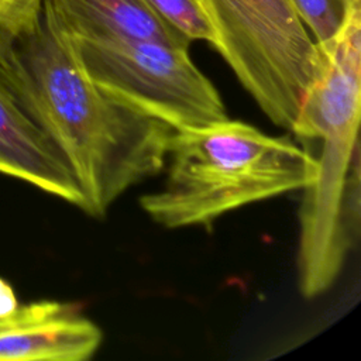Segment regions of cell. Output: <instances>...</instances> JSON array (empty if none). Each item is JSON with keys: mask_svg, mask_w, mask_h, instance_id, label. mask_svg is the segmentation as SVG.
Segmentation results:
<instances>
[{"mask_svg": "<svg viewBox=\"0 0 361 361\" xmlns=\"http://www.w3.org/2000/svg\"><path fill=\"white\" fill-rule=\"evenodd\" d=\"M0 85L58 149L89 216H104L130 188L164 169L173 128L90 80L48 0L37 25L0 56Z\"/></svg>", "mask_w": 361, "mask_h": 361, "instance_id": "obj_1", "label": "cell"}, {"mask_svg": "<svg viewBox=\"0 0 361 361\" xmlns=\"http://www.w3.org/2000/svg\"><path fill=\"white\" fill-rule=\"evenodd\" d=\"M317 45L322 66L290 128L296 138L320 144L317 173L299 210L298 285L307 299L336 282L353 244L347 199L358 182L360 0H350L338 31Z\"/></svg>", "mask_w": 361, "mask_h": 361, "instance_id": "obj_2", "label": "cell"}, {"mask_svg": "<svg viewBox=\"0 0 361 361\" xmlns=\"http://www.w3.org/2000/svg\"><path fill=\"white\" fill-rule=\"evenodd\" d=\"M166 159L164 185L140 197L141 209L165 228L209 227L231 210L305 190L317 173L316 158L290 137L228 117L175 128Z\"/></svg>", "mask_w": 361, "mask_h": 361, "instance_id": "obj_3", "label": "cell"}, {"mask_svg": "<svg viewBox=\"0 0 361 361\" xmlns=\"http://www.w3.org/2000/svg\"><path fill=\"white\" fill-rule=\"evenodd\" d=\"M210 44L262 113L290 131L322 66L317 42L290 0H197Z\"/></svg>", "mask_w": 361, "mask_h": 361, "instance_id": "obj_4", "label": "cell"}, {"mask_svg": "<svg viewBox=\"0 0 361 361\" xmlns=\"http://www.w3.org/2000/svg\"><path fill=\"white\" fill-rule=\"evenodd\" d=\"M71 39L90 80L127 107L173 130L228 117L217 89L190 59L189 48L145 39Z\"/></svg>", "mask_w": 361, "mask_h": 361, "instance_id": "obj_5", "label": "cell"}, {"mask_svg": "<svg viewBox=\"0 0 361 361\" xmlns=\"http://www.w3.org/2000/svg\"><path fill=\"white\" fill-rule=\"evenodd\" d=\"M103 340L75 305L37 300L0 319V361H83Z\"/></svg>", "mask_w": 361, "mask_h": 361, "instance_id": "obj_6", "label": "cell"}, {"mask_svg": "<svg viewBox=\"0 0 361 361\" xmlns=\"http://www.w3.org/2000/svg\"><path fill=\"white\" fill-rule=\"evenodd\" d=\"M0 173L83 207L82 192L61 154L1 85Z\"/></svg>", "mask_w": 361, "mask_h": 361, "instance_id": "obj_7", "label": "cell"}, {"mask_svg": "<svg viewBox=\"0 0 361 361\" xmlns=\"http://www.w3.org/2000/svg\"><path fill=\"white\" fill-rule=\"evenodd\" d=\"M63 30L85 39H145L189 48L190 39L147 0H48Z\"/></svg>", "mask_w": 361, "mask_h": 361, "instance_id": "obj_8", "label": "cell"}, {"mask_svg": "<svg viewBox=\"0 0 361 361\" xmlns=\"http://www.w3.org/2000/svg\"><path fill=\"white\" fill-rule=\"evenodd\" d=\"M299 18L317 44L330 39L341 27L350 0H290Z\"/></svg>", "mask_w": 361, "mask_h": 361, "instance_id": "obj_9", "label": "cell"}, {"mask_svg": "<svg viewBox=\"0 0 361 361\" xmlns=\"http://www.w3.org/2000/svg\"><path fill=\"white\" fill-rule=\"evenodd\" d=\"M44 0H0V56L38 23Z\"/></svg>", "mask_w": 361, "mask_h": 361, "instance_id": "obj_10", "label": "cell"}, {"mask_svg": "<svg viewBox=\"0 0 361 361\" xmlns=\"http://www.w3.org/2000/svg\"><path fill=\"white\" fill-rule=\"evenodd\" d=\"M151 7L190 41H212V31L197 0H147Z\"/></svg>", "mask_w": 361, "mask_h": 361, "instance_id": "obj_11", "label": "cell"}, {"mask_svg": "<svg viewBox=\"0 0 361 361\" xmlns=\"http://www.w3.org/2000/svg\"><path fill=\"white\" fill-rule=\"evenodd\" d=\"M18 306L13 288L0 278V319L11 314Z\"/></svg>", "mask_w": 361, "mask_h": 361, "instance_id": "obj_12", "label": "cell"}]
</instances>
